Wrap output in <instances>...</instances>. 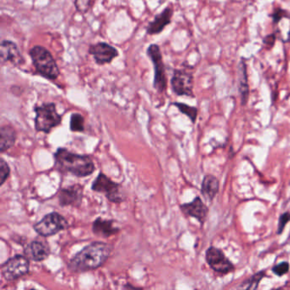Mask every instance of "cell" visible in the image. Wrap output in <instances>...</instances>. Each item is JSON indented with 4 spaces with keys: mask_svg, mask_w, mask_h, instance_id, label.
Segmentation results:
<instances>
[{
    "mask_svg": "<svg viewBox=\"0 0 290 290\" xmlns=\"http://www.w3.org/2000/svg\"><path fill=\"white\" fill-rule=\"evenodd\" d=\"M113 247L102 242H94L77 253L68 263L73 273H85L100 267L108 260Z\"/></svg>",
    "mask_w": 290,
    "mask_h": 290,
    "instance_id": "6da1fadb",
    "label": "cell"
},
{
    "mask_svg": "<svg viewBox=\"0 0 290 290\" xmlns=\"http://www.w3.org/2000/svg\"><path fill=\"white\" fill-rule=\"evenodd\" d=\"M55 168L63 174H72L77 177H86L95 171V163L90 156L72 153L66 148H58L54 153Z\"/></svg>",
    "mask_w": 290,
    "mask_h": 290,
    "instance_id": "7a4b0ae2",
    "label": "cell"
},
{
    "mask_svg": "<svg viewBox=\"0 0 290 290\" xmlns=\"http://www.w3.org/2000/svg\"><path fill=\"white\" fill-rule=\"evenodd\" d=\"M29 55L38 74L50 80H55L59 77L60 70L57 63L47 49L36 45L31 49Z\"/></svg>",
    "mask_w": 290,
    "mask_h": 290,
    "instance_id": "3957f363",
    "label": "cell"
},
{
    "mask_svg": "<svg viewBox=\"0 0 290 290\" xmlns=\"http://www.w3.org/2000/svg\"><path fill=\"white\" fill-rule=\"evenodd\" d=\"M36 117L34 118L37 132L49 134L54 128L61 123V116L56 111L55 103H44L34 108Z\"/></svg>",
    "mask_w": 290,
    "mask_h": 290,
    "instance_id": "277c9868",
    "label": "cell"
},
{
    "mask_svg": "<svg viewBox=\"0 0 290 290\" xmlns=\"http://www.w3.org/2000/svg\"><path fill=\"white\" fill-rule=\"evenodd\" d=\"M68 220L57 212H52L45 215L42 220L33 225L36 233L41 237H51L68 229Z\"/></svg>",
    "mask_w": 290,
    "mask_h": 290,
    "instance_id": "5b68a950",
    "label": "cell"
},
{
    "mask_svg": "<svg viewBox=\"0 0 290 290\" xmlns=\"http://www.w3.org/2000/svg\"><path fill=\"white\" fill-rule=\"evenodd\" d=\"M91 189L96 193H102L112 203H120L125 200L120 184L113 181L104 173H99L91 185Z\"/></svg>",
    "mask_w": 290,
    "mask_h": 290,
    "instance_id": "8992f818",
    "label": "cell"
},
{
    "mask_svg": "<svg viewBox=\"0 0 290 290\" xmlns=\"http://www.w3.org/2000/svg\"><path fill=\"white\" fill-rule=\"evenodd\" d=\"M147 55L153 61L154 68L153 87L158 93L165 92L167 90V77L160 48L158 45H151L148 48Z\"/></svg>",
    "mask_w": 290,
    "mask_h": 290,
    "instance_id": "52a82bcc",
    "label": "cell"
},
{
    "mask_svg": "<svg viewBox=\"0 0 290 290\" xmlns=\"http://www.w3.org/2000/svg\"><path fill=\"white\" fill-rule=\"evenodd\" d=\"M30 263L27 256L16 255L8 259L1 265V274L6 281H13L23 278L29 273Z\"/></svg>",
    "mask_w": 290,
    "mask_h": 290,
    "instance_id": "ba28073f",
    "label": "cell"
},
{
    "mask_svg": "<svg viewBox=\"0 0 290 290\" xmlns=\"http://www.w3.org/2000/svg\"><path fill=\"white\" fill-rule=\"evenodd\" d=\"M170 83L173 92L178 96L195 97L193 93L194 78L193 73L187 69H175Z\"/></svg>",
    "mask_w": 290,
    "mask_h": 290,
    "instance_id": "9c48e42d",
    "label": "cell"
},
{
    "mask_svg": "<svg viewBox=\"0 0 290 290\" xmlns=\"http://www.w3.org/2000/svg\"><path fill=\"white\" fill-rule=\"evenodd\" d=\"M275 28L274 33L281 42L287 44L290 42V13L282 8H274L269 15Z\"/></svg>",
    "mask_w": 290,
    "mask_h": 290,
    "instance_id": "30bf717a",
    "label": "cell"
},
{
    "mask_svg": "<svg viewBox=\"0 0 290 290\" xmlns=\"http://www.w3.org/2000/svg\"><path fill=\"white\" fill-rule=\"evenodd\" d=\"M206 261L213 270L221 274H227L234 270V265L225 257L222 250L210 247L206 251Z\"/></svg>",
    "mask_w": 290,
    "mask_h": 290,
    "instance_id": "8fae6325",
    "label": "cell"
},
{
    "mask_svg": "<svg viewBox=\"0 0 290 290\" xmlns=\"http://www.w3.org/2000/svg\"><path fill=\"white\" fill-rule=\"evenodd\" d=\"M89 53L93 55L95 63L100 66L110 64L118 56V51L115 47L103 42L90 45Z\"/></svg>",
    "mask_w": 290,
    "mask_h": 290,
    "instance_id": "7c38bea8",
    "label": "cell"
},
{
    "mask_svg": "<svg viewBox=\"0 0 290 290\" xmlns=\"http://www.w3.org/2000/svg\"><path fill=\"white\" fill-rule=\"evenodd\" d=\"M83 187L78 184L60 189L58 193L59 204L61 207H79L83 201Z\"/></svg>",
    "mask_w": 290,
    "mask_h": 290,
    "instance_id": "4fadbf2b",
    "label": "cell"
},
{
    "mask_svg": "<svg viewBox=\"0 0 290 290\" xmlns=\"http://www.w3.org/2000/svg\"><path fill=\"white\" fill-rule=\"evenodd\" d=\"M0 61L2 65L10 63L12 65L18 67L25 63V59L20 54L17 45L10 40H3L0 46Z\"/></svg>",
    "mask_w": 290,
    "mask_h": 290,
    "instance_id": "5bb4252c",
    "label": "cell"
},
{
    "mask_svg": "<svg viewBox=\"0 0 290 290\" xmlns=\"http://www.w3.org/2000/svg\"><path fill=\"white\" fill-rule=\"evenodd\" d=\"M180 208L184 215L195 218L202 225L205 222L209 209L199 197H196L191 203L181 204Z\"/></svg>",
    "mask_w": 290,
    "mask_h": 290,
    "instance_id": "9a60e30c",
    "label": "cell"
},
{
    "mask_svg": "<svg viewBox=\"0 0 290 290\" xmlns=\"http://www.w3.org/2000/svg\"><path fill=\"white\" fill-rule=\"evenodd\" d=\"M247 68V60L244 57L241 58L238 67V88L242 106L247 105L250 98V85Z\"/></svg>",
    "mask_w": 290,
    "mask_h": 290,
    "instance_id": "2e32d148",
    "label": "cell"
},
{
    "mask_svg": "<svg viewBox=\"0 0 290 290\" xmlns=\"http://www.w3.org/2000/svg\"><path fill=\"white\" fill-rule=\"evenodd\" d=\"M173 14V8L168 6L162 12L156 15L153 20L149 23L147 27V33L148 35H155L162 33L163 29L171 23Z\"/></svg>",
    "mask_w": 290,
    "mask_h": 290,
    "instance_id": "e0dca14e",
    "label": "cell"
},
{
    "mask_svg": "<svg viewBox=\"0 0 290 290\" xmlns=\"http://www.w3.org/2000/svg\"><path fill=\"white\" fill-rule=\"evenodd\" d=\"M24 253L29 260L41 262L50 256V246L45 241L34 240L28 244L24 250Z\"/></svg>",
    "mask_w": 290,
    "mask_h": 290,
    "instance_id": "ac0fdd59",
    "label": "cell"
},
{
    "mask_svg": "<svg viewBox=\"0 0 290 290\" xmlns=\"http://www.w3.org/2000/svg\"><path fill=\"white\" fill-rule=\"evenodd\" d=\"M92 231L94 234L98 237L109 238L117 234L120 229L114 225V220H105L99 217L93 222Z\"/></svg>",
    "mask_w": 290,
    "mask_h": 290,
    "instance_id": "d6986e66",
    "label": "cell"
},
{
    "mask_svg": "<svg viewBox=\"0 0 290 290\" xmlns=\"http://www.w3.org/2000/svg\"><path fill=\"white\" fill-rule=\"evenodd\" d=\"M220 182L217 178L212 175H207L203 178L201 193L207 200L212 201L219 192Z\"/></svg>",
    "mask_w": 290,
    "mask_h": 290,
    "instance_id": "ffe728a7",
    "label": "cell"
},
{
    "mask_svg": "<svg viewBox=\"0 0 290 290\" xmlns=\"http://www.w3.org/2000/svg\"><path fill=\"white\" fill-rule=\"evenodd\" d=\"M17 134L11 126H2L0 130V152L5 153L15 145Z\"/></svg>",
    "mask_w": 290,
    "mask_h": 290,
    "instance_id": "44dd1931",
    "label": "cell"
},
{
    "mask_svg": "<svg viewBox=\"0 0 290 290\" xmlns=\"http://www.w3.org/2000/svg\"><path fill=\"white\" fill-rule=\"evenodd\" d=\"M172 105L175 106L179 109L180 113L188 116V118H190V120L193 123H195L197 120V117H198V108L195 107H191V106L187 105L185 103L180 102H173Z\"/></svg>",
    "mask_w": 290,
    "mask_h": 290,
    "instance_id": "7402d4cb",
    "label": "cell"
},
{
    "mask_svg": "<svg viewBox=\"0 0 290 290\" xmlns=\"http://www.w3.org/2000/svg\"><path fill=\"white\" fill-rule=\"evenodd\" d=\"M265 277V272H259L255 273L251 278H248L241 284L240 288H246V289H256L259 286L260 281Z\"/></svg>",
    "mask_w": 290,
    "mask_h": 290,
    "instance_id": "603a6c76",
    "label": "cell"
},
{
    "mask_svg": "<svg viewBox=\"0 0 290 290\" xmlns=\"http://www.w3.org/2000/svg\"><path fill=\"white\" fill-rule=\"evenodd\" d=\"M70 130L73 132L85 131V118L79 113H73L70 118Z\"/></svg>",
    "mask_w": 290,
    "mask_h": 290,
    "instance_id": "cb8c5ba5",
    "label": "cell"
},
{
    "mask_svg": "<svg viewBox=\"0 0 290 290\" xmlns=\"http://www.w3.org/2000/svg\"><path fill=\"white\" fill-rule=\"evenodd\" d=\"M10 175V166L4 159L0 160V185L5 184Z\"/></svg>",
    "mask_w": 290,
    "mask_h": 290,
    "instance_id": "d4e9b609",
    "label": "cell"
},
{
    "mask_svg": "<svg viewBox=\"0 0 290 290\" xmlns=\"http://www.w3.org/2000/svg\"><path fill=\"white\" fill-rule=\"evenodd\" d=\"M273 273L278 277H282V276L285 275L288 273L289 271V264L288 262H282L278 265L273 266Z\"/></svg>",
    "mask_w": 290,
    "mask_h": 290,
    "instance_id": "484cf974",
    "label": "cell"
},
{
    "mask_svg": "<svg viewBox=\"0 0 290 290\" xmlns=\"http://www.w3.org/2000/svg\"><path fill=\"white\" fill-rule=\"evenodd\" d=\"M277 39H278V36L273 32V33L267 34V35L265 36V37L262 38L263 45H264L266 50H272V49L274 47Z\"/></svg>",
    "mask_w": 290,
    "mask_h": 290,
    "instance_id": "4316f807",
    "label": "cell"
},
{
    "mask_svg": "<svg viewBox=\"0 0 290 290\" xmlns=\"http://www.w3.org/2000/svg\"><path fill=\"white\" fill-rule=\"evenodd\" d=\"M90 1L91 0H74V5H75L76 10L78 12L86 13L87 12L90 6Z\"/></svg>",
    "mask_w": 290,
    "mask_h": 290,
    "instance_id": "83f0119b",
    "label": "cell"
},
{
    "mask_svg": "<svg viewBox=\"0 0 290 290\" xmlns=\"http://www.w3.org/2000/svg\"><path fill=\"white\" fill-rule=\"evenodd\" d=\"M290 220V212L283 213V215H281L278 221V235H280L283 233V229L285 227V225L288 224Z\"/></svg>",
    "mask_w": 290,
    "mask_h": 290,
    "instance_id": "f1b7e54d",
    "label": "cell"
}]
</instances>
